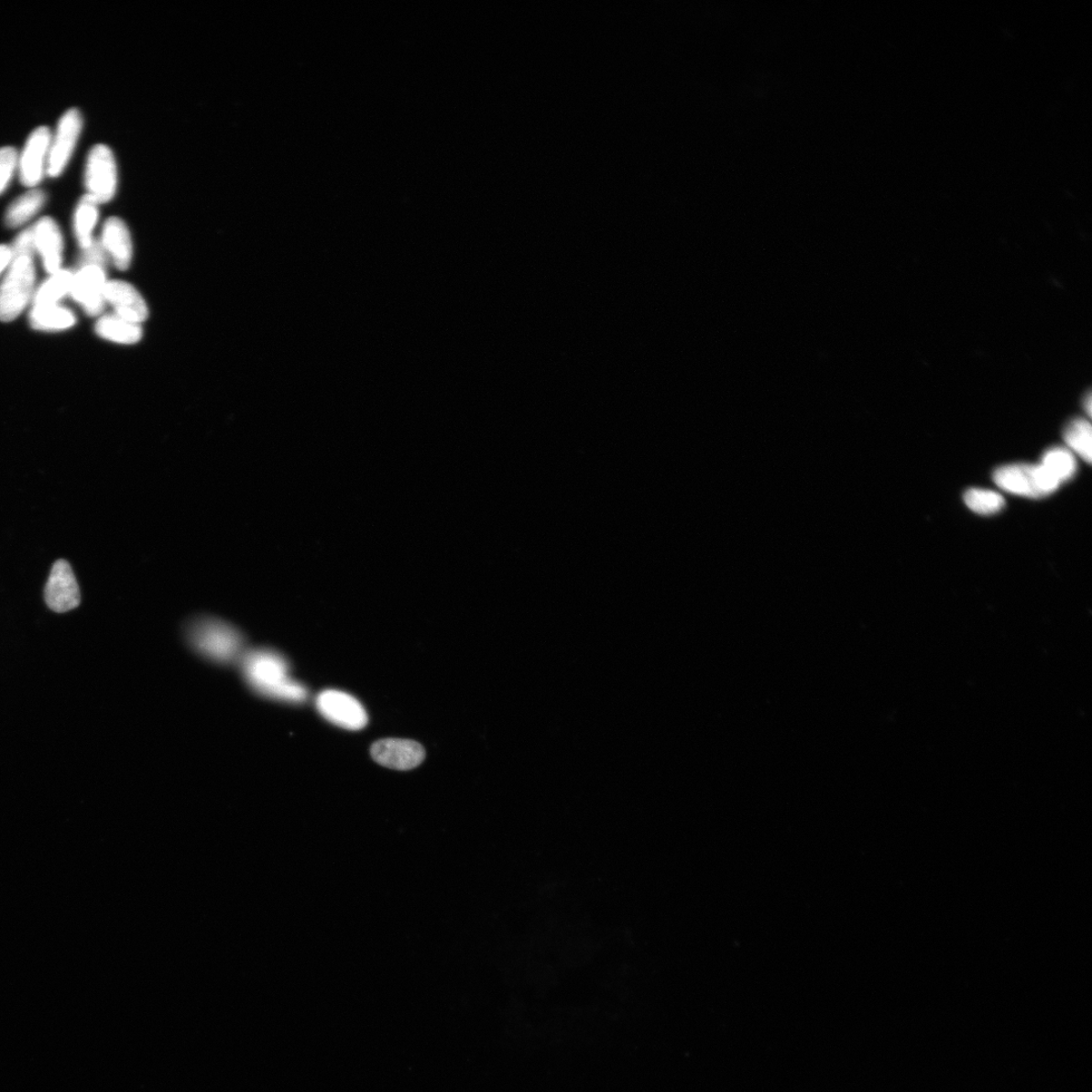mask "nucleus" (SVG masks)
<instances>
[{
  "mask_svg": "<svg viewBox=\"0 0 1092 1092\" xmlns=\"http://www.w3.org/2000/svg\"><path fill=\"white\" fill-rule=\"evenodd\" d=\"M244 679L257 694L291 704H304L309 692L289 676L287 660L275 650H246L239 661Z\"/></svg>",
  "mask_w": 1092,
  "mask_h": 1092,
  "instance_id": "f257e3e1",
  "label": "nucleus"
},
{
  "mask_svg": "<svg viewBox=\"0 0 1092 1092\" xmlns=\"http://www.w3.org/2000/svg\"><path fill=\"white\" fill-rule=\"evenodd\" d=\"M191 645L204 658L218 664H234L246 653V639L231 624L217 618L194 619L188 628Z\"/></svg>",
  "mask_w": 1092,
  "mask_h": 1092,
  "instance_id": "f03ea898",
  "label": "nucleus"
},
{
  "mask_svg": "<svg viewBox=\"0 0 1092 1092\" xmlns=\"http://www.w3.org/2000/svg\"><path fill=\"white\" fill-rule=\"evenodd\" d=\"M35 279L32 257L13 258L0 285V321L11 322L23 313L33 297Z\"/></svg>",
  "mask_w": 1092,
  "mask_h": 1092,
  "instance_id": "7ed1b4c3",
  "label": "nucleus"
},
{
  "mask_svg": "<svg viewBox=\"0 0 1092 1092\" xmlns=\"http://www.w3.org/2000/svg\"><path fill=\"white\" fill-rule=\"evenodd\" d=\"M993 477L1003 491L1029 498H1041L1054 493L1061 486L1041 464L1004 465Z\"/></svg>",
  "mask_w": 1092,
  "mask_h": 1092,
  "instance_id": "20e7f679",
  "label": "nucleus"
},
{
  "mask_svg": "<svg viewBox=\"0 0 1092 1092\" xmlns=\"http://www.w3.org/2000/svg\"><path fill=\"white\" fill-rule=\"evenodd\" d=\"M84 185L86 196L99 204L115 197L118 188V167L113 151L106 145H95L87 156Z\"/></svg>",
  "mask_w": 1092,
  "mask_h": 1092,
  "instance_id": "39448f33",
  "label": "nucleus"
},
{
  "mask_svg": "<svg viewBox=\"0 0 1092 1092\" xmlns=\"http://www.w3.org/2000/svg\"><path fill=\"white\" fill-rule=\"evenodd\" d=\"M82 115L71 109L64 113L52 134L47 175L55 179L60 177L70 163L82 131Z\"/></svg>",
  "mask_w": 1092,
  "mask_h": 1092,
  "instance_id": "423d86ee",
  "label": "nucleus"
},
{
  "mask_svg": "<svg viewBox=\"0 0 1092 1092\" xmlns=\"http://www.w3.org/2000/svg\"><path fill=\"white\" fill-rule=\"evenodd\" d=\"M319 714L341 728L359 730L366 726L368 716L360 702L345 692L326 690L317 697Z\"/></svg>",
  "mask_w": 1092,
  "mask_h": 1092,
  "instance_id": "0eeeda50",
  "label": "nucleus"
},
{
  "mask_svg": "<svg viewBox=\"0 0 1092 1092\" xmlns=\"http://www.w3.org/2000/svg\"><path fill=\"white\" fill-rule=\"evenodd\" d=\"M52 133L47 126L35 129L18 154L17 174L22 184L35 189L47 174Z\"/></svg>",
  "mask_w": 1092,
  "mask_h": 1092,
  "instance_id": "6e6552de",
  "label": "nucleus"
},
{
  "mask_svg": "<svg viewBox=\"0 0 1092 1092\" xmlns=\"http://www.w3.org/2000/svg\"><path fill=\"white\" fill-rule=\"evenodd\" d=\"M45 601L49 608L57 613H65L80 606L82 597L71 564L64 560L57 561L52 568L45 588Z\"/></svg>",
  "mask_w": 1092,
  "mask_h": 1092,
  "instance_id": "1a4fd4ad",
  "label": "nucleus"
},
{
  "mask_svg": "<svg viewBox=\"0 0 1092 1092\" xmlns=\"http://www.w3.org/2000/svg\"><path fill=\"white\" fill-rule=\"evenodd\" d=\"M106 282L104 268L83 266L74 273L70 295L77 304L83 308L87 315L99 316L106 303L104 299Z\"/></svg>",
  "mask_w": 1092,
  "mask_h": 1092,
  "instance_id": "9d476101",
  "label": "nucleus"
},
{
  "mask_svg": "<svg viewBox=\"0 0 1092 1092\" xmlns=\"http://www.w3.org/2000/svg\"><path fill=\"white\" fill-rule=\"evenodd\" d=\"M373 759L384 767L408 771L420 765L425 759L424 748L414 740L386 738L375 743L370 749Z\"/></svg>",
  "mask_w": 1092,
  "mask_h": 1092,
  "instance_id": "9b49d317",
  "label": "nucleus"
},
{
  "mask_svg": "<svg viewBox=\"0 0 1092 1092\" xmlns=\"http://www.w3.org/2000/svg\"><path fill=\"white\" fill-rule=\"evenodd\" d=\"M104 299L110 303L116 316L135 324H141L148 318V307L144 299L132 285L122 280L107 281Z\"/></svg>",
  "mask_w": 1092,
  "mask_h": 1092,
  "instance_id": "f8f14e48",
  "label": "nucleus"
},
{
  "mask_svg": "<svg viewBox=\"0 0 1092 1092\" xmlns=\"http://www.w3.org/2000/svg\"><path fill=\"white\" fill-rule=\"evenodd\" d=\"M36 251L42 257L48 273L60 270L63 258V237L60 226L49 217L38 220L32 228Z\"/></svg>",
  "mask_w": 1092,
  "mask_h": 1092,
  "instance_id": "ddd939ff",
  "label": "nucleus"
},
{
  "mask_svg": "<svg viewBox=\"0 0 1092 1092\" xmlns=\"http://www.w3.org/2000/svg\"><path fill=\"white\" fill-rule=\"evenodd\" d=\"M101 244L116 268L125 270L130 267L133 243L129 229L123 220L113 217L104 223Z\"/></svg>",
  "mask_w": 1092,
  "mask_h": 1092,
  "instance_id": "4468645a",
  "label": "nucleus"
},
{
  "mask_svg": "<svg viewBox=\"0 0 1092 1092\" xmlns=\"http://www.w3.org/2000/svg\"><path fill=\"white\" fill-rule=\"evenodd\" d=\"M95 333L105 340L115 344L131 345L142 338V329L139 324L132 323L116 315L102 317L95 325Z\"/></svg>",
  "mask_w": 1092,
  "mask_h": 1092,
  "instance_id": "2eb2a0df",
  "label": "nucleus"
},
{
  "mask_svg": "<svg viewBox=\"0 0 1092 1092\" xmlns=\"http://www.w3.org/2000/svg\"><path fill=\"white\" fill-rule=\"evenodd\" d=\"M46 202V194L41 190L31 189L16 199L5 213V224L9 228L21 227L41 211Z\"/></svg>",
  "mask_w": 1092,
  "mask_h": 1092,
  "instance_id": "dca6fc26",
  "label": "nucleus"
},
{
  "mask_svg": "<svg viewBox=\"0 0 1092 1092\" xmlns=\"http://www.w3.org/2000/svg\"><path fill=\"white\" fill-rule=\"evenodd\" d=\"M73 311L60 305L33 306L30 323L36 330L62 331L74 326Z\"/></svg>",
  "mask_w": 1092,
  "mask_h": 1092,
  "instance_id": "f3484780",
  "label": "nucleus"
},
{
  "mask_svg": "<svg viewBox=\"0 0 1092 1092\" xmlns=\"http://www.w3.org/2000/svg\"><path fill=\"white\" fill-rule=\"evenodd\" d=\"M99 203L86 194L77 204L74 213V233L83 250L90 248L94 242L93 234L97 220H99Z\"/></svg>",
  "mask_w": 1092,
  "mask_h": 1092,
  "instance_id": "a211bd4d",
  "label": "nucleus"
},
{
  "mask_svg": "<svg viewBox=\"0 0 1092 1092\" xmlns=\"http://www.w3.org/2000/svg\"><path fill=\"white\" fill-rule=\"evenodd\" d=\"M74 273L60 269L52 273L34 295L33 306L57 305L66 295H70Z\"/></svg>",
  "mask_w": 1092,
  "mask_h": 1092,
  "instance_id": "6ab92c4d",
  "label": "nucleus"
},
{
  "mask_svg": "<svg viewBox=\"0 0 1092 1092\" xmlns=\"http://www.w3.org/2000/svg\"><path fill=\"white\" fill-rule=\"evenodd\" d=\"M1041 464L1059 484L1074 477L1077 464L1074 453L1063 447H1053L1043 455Z\"/></svg>",
  "mask_w": 1092,
  "mask_h": 1092,
  "instance_id": "aec40b11",
  "label": "nucleus"
},
{
  "mask_svg": "<svg viewBox=\"0 0 1092 1092\" xmlns=\"http://www.w3.org/2000/svg\"><path fill=\"white\" fill-rule=\"evenodd\" d=\"M1065 440L1070 452L1090 464L1092 460V429L1085 419H1076L1065 429Z\"/></svg>",
  "mask_w": 1092,
  "mask_h": 1092,
  "instance_id": "412c9836",
  "label": "nucleus"
},
{
  "mask_svg": "<svg viewBox=\"0 0 1092 1092\" xmlns=\"http://www.w3.org/2000/svg\"><path fill=\"white\" fill-rule=\"evenodd\" d=\"M964 501L970 510L981 515L996 514L1006 504L1000 494L983 489H970L965 493Z\"/></svg>",
  "mask_w": 1092,
  "mask_h": 1092,
  "instance_id": "4be33fe9",
  "label": "nucleus"
},
{
  "mask_svg": "<svg viewBox=\"0 0 1092 1092\" xmlns=\"http://www.w3.org/2000/svg\"><path fill=\"white\" fill-rule=\"evenodd\" d=\"M18 153L13 147L0 148V196L17 173Z\"/></svg>",
  "mask_w": 1092,
  "mask_h": 1092,
  "instance_id": "5701e85b",
  "label": "nucleus"
},
{
  "mask_svg": "<svg viewBox=\"0 0 1092 1092\" xmlns=\"http://www.w3.org/2000/svg\"><path fill=\"white\" fill-rule=\"evenodd\" d=\"M13 258L16 257H32L36 251L34 234L32 228H28L19 233L16 238L14 246L11 247Z\"/></svg>",
  "mask_w": 1092,
  "mask_h": 1092,
  "instance_id": "b1692460",
  "label": "nucleus"
},
{
  "mask_svg": "<svg viewBox=\"0 0 1092 1092\" xmlns=\"http://www.w3.org/2000/svg\"><path fill=\"white\" fill-rule=\"evenodd\" d=\"M12 261L13 253L11 247L0 246V275H2L7 267L11 266Z\"/></svg>",
  "mask_w": 1092,
  "mask_h": 1092,
  "instance_id": "393cba45",
  "label": "nucleus"
},
{
  "mask_svg": "<svg viewBox=\"0 0 1092 1092\" xmlns=\"http://www.w3.org/2000/svg\"><path fill=\"white\" fill-rule=\"evenodd\" d=\"M1086 407L1087 409V414L1090 415L1091 414V396H1090V394H1088V396H1087V401L1086 403Z\"/></svg>",
  "mask_w": 1092,
  "mask_h": 1092,
  "instance_id": "a878e982",
  "label": "nucleus"
}]
</instances>
